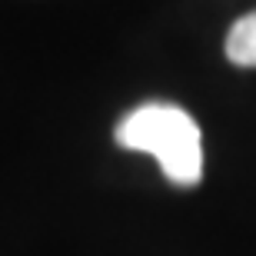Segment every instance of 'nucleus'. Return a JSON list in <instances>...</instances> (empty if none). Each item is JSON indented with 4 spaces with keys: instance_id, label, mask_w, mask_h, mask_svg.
Here are the masks:
<instances>
[{
    "instance_id": "nucleus-1",
    "label": "nucleus",
    "mask_w": 256,
    "mask_h": 256,
    "mask_svg": "<svg viewBox=\"0 0 256 256\" xmlns=\"http://www.w3.org/2000/svg\"><path fill=\"white\" fill-rule=\"evenodd\" d=\"M116 143L156 156L163 176L176 186H196L203 176V136L200 126L176 104H143L120 120Z\"/></svg>"
},
{
    "instance_id": "nucleus-2",
    "label": "nucleus",
    "mask_w": 256,
    "mask_h": 256,
    "mask_svg": "<svg viewBox=\"0 0 256 256\" xmlns=\"http://www.w3.org/2000/svg\"><path fill=\"white\" fill-rule=\"evenodd\" d=\"M226 57L236 66H256V14L240 17L226 34Z\"/></svg>"
}]
</instances>
